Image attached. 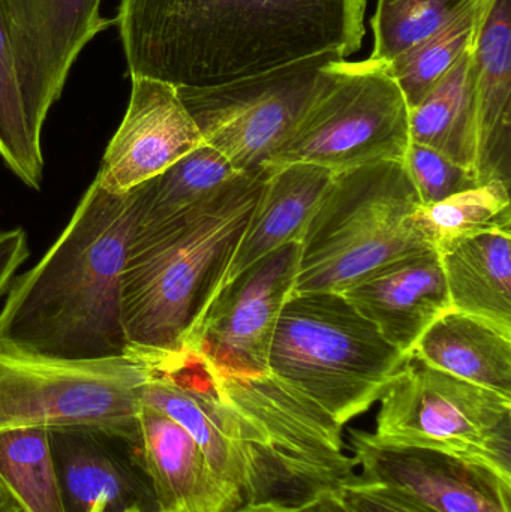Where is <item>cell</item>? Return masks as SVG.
I'll use <instances>...</instances> for the list:
<instances>
[{
	"label": "cell",
	"instance_id": "34",
	"mask_svg": "<svg viewBox=\"0 0 511 512\" xmlns=\"http://www.w3.org/2000/svg\"><path fill=\"white\" fill-rule=\"evenodd\" d=\"M89 512H105V504L104 502H98V504L93 505L92 510ZM123 512H141L138 508H129V510Z\"/></svg>",
	"mask_w": 511,
	"mask_h": 512
},
{
	"label": "cell",
	"instance_id": "28",
	"mask_svg": "<svg viewBox=\"0 0 511 512\" xmlns=\"http://www.w3.org/2000/svg\"><path fill=\"white\" fill-rule=\"evenodd\" d=\"M0 158L27 186L39 189L44 171L41 143L33 140L14 71L11 41L0 3Z\"/></svg>",
	"mask_w": 511,
	"mask_h": 512
},
{
	"label": "cell",
	"instance_id": "23",
	"mask_svg": "<svg viewBox=\"0 0 511 512\" xmlns=\"http://www.w3.org/2000/svg\"><path fill=\"white\" fill-rule=\"evenodd\" d=\"M239 173L207 144H201L176 164L138 186V224L156 227L221 191Z\"/></svg>",
	"mask_w": 511,
	"mask_h": 512
},
{
	"label": "cell",
	"instance_id": "33",
	"mask_svg": "<svg viewBox=\"0 0 511 512\" xmlns=\"http://www.w3.org/2000/svg\"><path fill=\"white\" fill-rule=\"evenodd\" d=\"M0 512H23L2 478H0Z\"/></svg>",
	"mask_w": 511,
	"mask_h": 512
},
{
	"label": "cell",
	"instance_id": "1",
	"mask_svg": "<svg viewBox=\"0 0 511 512\" xmlns=\"http://www.w3.org/2000/svg\"><path fill=\"white\" fill-rule=\"evenodd\" d=\"M366 0H120L129 74L176 89L219 86L362 48Z\"/></svg>",
	"mask_w": 511,
	"mask_h": 512
},
{
	"label": "cell",
	"instance_id": "21",
	"mask_svg": "<svg viewBox=\"0 0 511 512\" xmlns=\"http://www.w3.org/2000/svg\"><path fill=\"white\" fill-rule=\"evenodd\" d=\"M410 355L511 399V336L482 319L450 310L425 331Z\"/></svg>",
	"mask_w": 511,
	"mask_h": 512
},
{
	"label": "cell",
	"instance_id": "9",
	"mask_svg": "<svg viewBox=\"0 0 511 512\" xmlns=\"http://www.w3.org/2000/svg\"><path fill=\"white\" fill-rule=\"evenodd\" d=\"M336 53L318 54L219 86L177 89L204 144L239 174L266 167L338 77Z\"/></svg>",
	"mask_w": 511,
	"mask_h": 512
},
{
	"label": "cell",
	"instance_id": "10",
	"mask_svg": "<svg viewBox=\"0 0 511 512\" xmlns=\"http://www.w3.org/2000/svg\"><path fill=\"white\" fill-rule=\"evenodd\" d=\"M410 110L386 65L342 60L330 89L312 105L264 168L312 164L339 174L404 162Z\"/></svg>",
	"mask_w": 511,
	"mask_h": 512
},
{
	"label": "cell",
	"instance_id": "22",
	"mask_svg": "<svg viewBox=\"0 0 511 512\" xmlns=\"http://www.w3.org/2000/svg\"><path fill=\"white\" fill-rule=\"evenodd\" d=\"M410 138L411 143L429 147L476 173V95L471 48L426 98L411 108Z\"/></svg>",
	"mask_w": 511,
	"mask_h": 512
},
{
	"label": "cell",
	"instance_id": "4",
	"mask_svg": "<svg viewBox=\"0 0 511 512\" xmlns=\"http://www.w3.org/2000/svg\"><path fill=\"white\" fill-rule=\"evenodd\" d=\"M407 357L342 294H293L284 304L267 369L345 427L380 400Z\"/></svg>",
	"mask_w": 511,
	"mask_h": 512
},
{
	"label": "cell",
	"instance_id": "13",
	"mask_svg": "<svg viewBox=\"0 0 511 512\" xmlns=\"http://www.w3.org/2000/svg\"><path fill=\"white\" fill-rule=\"evenodd\" d=\"M359 477L389 487L432 512H511V477L488 466L426 448L384 444L348 432Z\"/></svg>",
	"mask_w": 511,
	"mask_h": 512
},
{
	"label": "cell",
	"instance_id": "15",
	"mask_svg": "<svg viewBox=\"0 0 511 512\" xmlns=\"http://www.w3.org/2000/svg\"><path fill=\"white\" fill-rule=\"evenodd\" d=\"M131 80L128 110L95 179L116 195L149 182L204 144L176 87L146 77Z\"/></svg>",
	"mask_w": 511,
	"mask_h": 512
},
{
	"label": "cell",
	"instance_id": "27",
	"mask_svg": "<svg viewBox=\"0 0 511 512\" xmlns=\"http://www.w3.org/2000/svg\"><path fill=\"white\" fill-rule=\"evenodd\" d=\"M471 0H377L369 59L389 65L458 15Z\"/></svg>",
	"mask_w": 511,
	"mask_h": 512
},
{
	"label": "cell",
	"instance_id": "19",
	"mask_svg": "<svg viewBox=\"0 0 511 512\" xmlns=\"http://www.w3.org/2000/svg\"><path fill=\"white\" fill-rule=\"evenodd\" d=\"M335 173L312 164L266 168L260 197L231 259L227 280L270 252L302 243L309 221Z\"/></svg>",
	"mask_w": 511,
	"mask_h": 512
},
{
	"label": "cell",
	"instance_id": "14",
	"mask_svg": "<svg viewBox=\"0 0 511 512\" xmlns=\"http://www.w3.org/2000/svg\"><path fill=\"white\" fill-rule=\"evenodd\" d=\"M48 433L66 512H89L98 502H104L105 512H158L141 457L140 433L96 426L59 427Z\"/></svg>",
	"mask_w": 511,
	"mask_h": 512
},
{
	"label": "cell",
	"instance_id": "5",
	"mask_svg": "<svg viewBox=\"0 0 511 512\" xmlns=\"http://www.w3.org/2000/svg\"><path fill=\"white\" fill-rule=\"evenodd\" d=\"M420 206L401 162L335 174L300 243L294 294H342L390 262L434 249L411 221Z\"/></svg>",
	"mask_w": 511,
	"mask_h": 512
},
{
	"label": "cell",
	"instance_id": "26",
	"mask_svg": "<svg viewBox=\"0 0 511 512\" xmlns=\"http://www.w3.org/2000/svg\"><path fill=\"white\" fill-rule=\"evenodd\" d=\"M479 0H471L458 15L425 41L386 65L408 110L417 107L435 84L453 68L473 44Z\"/></svg>",
	"mask_w": 511,
	"mask_h": 512
},
{
	"label": "cell",
	"instance_id": "6",
	"mask_svg": "<svg viewBox=\"0 0 511 512\" xmlns=\"http://www.w3.org/2000/svg\"><path fill=\"white\" fill-rule=\"evenodd\" d=\"M140 400L194 438L237 511L312 496L263 436L221 399L206 364L189 349L153 367Z\"/></svg>",
	"mask_w": 511,
	"mask_h": 512
},
{
	"label": "cell",
	"instance_id": "7",
	"mask_svg": "<svg viewBox=\"0 0 511 512\" xmlns=\"http://www.w3.org/2000/svg\"><path fill=\"white\" fill-rule=\"evenodd\" d=\"M152 375L140 357L57 360L0 343V433L96 426L138 435L141 388Z\"/></svg>",
	"mask_w": 511,
	"mask_h": 512
},
{
	"label": "cell",
	"instance_id": "29",
	"mask_svg": "<svg viewBox=\"0 0 511 512\" xmlns=\"http://www.w3.org/2000/svg\"><path fill=\"white\" fill-rule=\"evenodd\" d=\"M402 165L419 194L422 206L440 203L452 195L479 186L474 171L455 164L422 144H410Z\"/></svg>",
	"mask_w": 511,
	"mask_h": 512
},
{
	"label": "cell",
	"instance_id": "11",
	"mask_svg": "<svg viewBox=\"0 0 511 512\" xmlns=\"http://www.w3.org/2000/svg\"><path fill=\"white\" fill-rule=\"evenodd\" d=\"M300 243L282 246L224 282L186 349L213 372L267 370L276 322L294 294Z\"/></svg>",
	"mask_w": 511,
	"mask_h": 512
},
{
	"label": "cell",
	"instance_id": "16",
	"mask_svg": "<svg viewBox=\"0 0 511 512\" xmlns=\"http://www.w3.org/2000/svg\"><path fill=\"white\" fill-rule=\"evenodd\" d=\"M342 295L405 357L425 331L452 310L443 265L435 249L390 262Z\"/></svg>",
	"mask_w": 511,
	"mask_h": 512
},
{
	"label": "cell",
	"instance_id": "32",
	"mask_svg": "<svg viewBox=\"0 0 511 512\" xmlns=\"http://www.w3.org/2000/svg\"><path fill=\"white\" fill-rule=\"evenodd\" d=\"M29 256L27 236L21 228L0 230V298L8 291L15 271Z\"/></svg>",
	"mask_w": 511,
	"mask_h": 512
},
{
	"label": "cell",
	"instance_id": "31",
	"mask_svg": "<svg viewBox=\"0 0 511 512\" xmlns=\"http://www.w3.org/2000/svg\"><path fill=\"white\" fill-rule=\"evenodd\" d=\"M237 512H354L339 490H323L297 502L251 505Z\"/></svg>",
	"mask_w": 511,
	"mask_h": 512
},
{
	"label": "cell",
	"instance_id": "12",
	"mask_svg": "<svg viewBox=\"0 0 511 512\" xmlns=\"http://www.w3.org/2000/svg\"><path fill=\"white\" fill-rule=\"evenodd\" d=\"M102 0H0L15 78L33 140L41 143L48 111L62 95L78 54L114 20Z\"/></svg>",
	"mask_w": 511,
	"mask_h": 512
},
{
	"label": "cell",
	"instance_id": "20",
	"mask_svg": "<svg viewBox=\"0 0 511 512\" xmlns=\"http://www.w3.org/2000/svg\"><path fill=\"white\" fill-rule=\"evenodd\" d=\"M452 310L511 336V234H479L438 252Z\"/></svg>",
	"mask_w": 511,
	"mask_h": 512
},
{
	"label": "cell",
	"instance_id": "25",
	"mask_svg": "<svg viewBox=\"0 0 511 512\" xmlns=\"http://www.w3.org/2000/svg\"><path fill=\"white\" fill-rule=\"evenodd\" d=\"M0 478L23 512H66L48 429L0 433Z\"/></svg>",
	"mask_w": 511,
	"mask_h": 512
},
{
	"label": "cell",
	"instance_id": "17",
	"mask_svg": "<svg viewBox=\"0 0 511 512\" xmlns=\"http://www.w3.org/2000/svg\"><path fill=\"white\" fill-rule=\"evenodd\" d=\"M479 185L511 173V0H479L473 45Z\"/></svg>",
	"mask_w": 511,
	"mask_h": 512
},
{
	"label": "cell",
	"instance_id": "8",
	"mask_svg": "<svg viewBox=\"0 0 511 512\" xmlns=\"http://www.w3.org/2000/svg\"><path fill=\"white\" fill-rule=\"evenodd\" d=\"M380 402L378 441L441 451L511 477L509 397L408 355Z\"/></svg>",
	"mask_w": 511,
	"mask_h": 512
},
{
	"label": "cell",
	"instance_id": "18",
	"mask_svg": "<svg viewBox=\"0 0 511 512\" xmlns=\"http://www.w3.org/2000/svg\"><path fill=\"white\" fill-rule=\"evenodd\" d=\"M138 423L158 512H237L203 451L180 424L144 405Z\"/></svg>",
	"mask_w": 511,
	"mask_h": 512
},
{
	"label": "cell",
	"instance_id": "24",
	"mask_svg": "<svg viewBox=\"0 0 511 512\" xmlns=\"http://www.w3.org/2000/svg\"><path fill=\"white\" fill-rule=\"evenodd\" d=\"M411 221L437 252L479 234H511L510 185L492 180L440 203L420 206Z\"/></svg>",
	"mask_w": 511,
	"mask_h": 512
},
{
	"label": "cell",
	"instance_id": "30",
	"mask_svg": "<svg viewBox=\"0 0 511 512\" xmlns=\"http://www.w3.org/2000/svg\"><path fill=\"white\" fill-rule=\"evenodd\" d=\"M342 496L354 512H432L389 487L368 483L359 475L341 487Z\"/></svg>",
	"mask_w": 511,
	"mask_h": 512
},
{
	"label": "cell",
	"instance_id": "3",
	"mask_svg": "<svg viewBox=\"0 0 511 512\" xmlns=\"http://www.w3.org/2000/svg\"><path fill=\"white\" fill-rule=\"evenodd\" d=\"M266 168L239 174L203 203L135 230L122 273L126 337L153 366L185 351L224 285Z\"/></svg>",
	"mask_w": 511,
	"mask_h": 512
},
{
	"label": "cell",
	"instance_id": "2",
	"mask_svg": "<svg viewBox=\"0 0 511 512\" xmlns=\"http://www.w3.org/2000/svg\"><path fill=\"white\" fill-rule=\"evenodd\" d=\"M137 224V188L116 195L93 180L50 251L9 285L0 343L57 360L135 357L122 273Z\"/></svg>",
	"mask_w": 511,
	"mask_h": 512
}]
</instances>
